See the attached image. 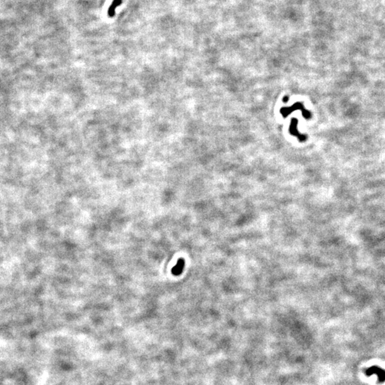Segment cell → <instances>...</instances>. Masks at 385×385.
Segmentation results:
<instances>
[{"instance_id":"cell-1","label":"cell","mask_w":385,"mask_h":385,"mask_svg":"<svg viewBox=\"0 0 385 385\" xmlns=\"http://www.w3.org/2000/svg\"><path fill=\"white\" fill-rule=\"evenodd\" d=\"M366 374L367 376L376 374L379 382H384L385 381V371L378 367H372L366 370Z\"/></svg>"},{"instance_id":"cell-2","label":"cell","mask_w":385,"mask_h":385,"mask_svg":"<svg viewBox=\"0 0 385 385\" xmlns=\"http://www.w3.org/2000/svg\"><path fill=\"white\" fill-rule=\"evenodd\" d=\"M298 119H296V118H293V119L292 120L290 128V133L292 135L296 136L300 141H305V136H304L303 135H300L299 132L298 131V129H297V128H297V126H298Z\"/></svg>"},{"instance_id":"cell-3","label":"cell","mask_w":385,"mask_h":385,"mask_svg":"<svg viewBox=\"0 0 385 385\" xmlns=\"http://www.w3.org/2000/svg\"><path fill=\"white\" fill-rule=\"evenodd\" d=\"M298 109L302 110V111H303L305 110V108L303 106V105H302L301 103H295V104L293 105L292 107L282 108V109H281V113H282L283 116L285 117V116H287V115H289L290 113H291V112L295 111V110H298Z\"/></svg>"},{"instance_id":"cell-4","label":"cell","mask_w":385,"mask_h":385,"mask_svg":"<svg viewBox=\"0 0 385 385\" xmlns=\"http://www.w3.org/2000/svg\"><path fill=\"white\" fill-rule=\"evenodd\" d=\"M184 259L181 258L179 259L178 262L176 263V265L174 266V268L172 269V273L175 275H179L182 273L183 270L184 268Z\"/></svg>"},{"instance_id":"cell-5","label":"cell","mask_w":385,"mask_h":385,"mask_svg":"<svg viewBox=\"0 0 385 385\" xmlns=\"http://www.w3.org/2000/svg\"><path fill=\"white\" fill-rule=\"evenodd\" d=\"M122 4V0H113L111 6L108 9V16L109 17H113L116 13V8Z\"/></svg>"},{"instance_id":"cell-6","label":"cell","mask_w":385,"mask_h":385,"mask_svg":"<svg viewBox=\"0 0 385 385\" xmlns=\"http://www.w3.org/2000/svg\"><path fill=\"white\" fill-rule=\"evenodd\" d=\"M287 100H288L287 97L284 98V100H283V101H284V102H287Z\"/></svg>"}]
</instances>
